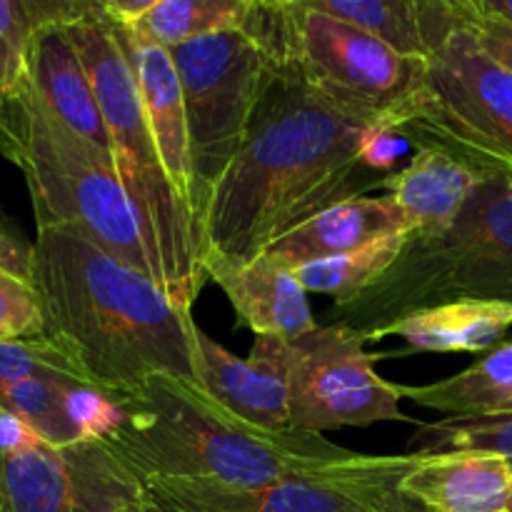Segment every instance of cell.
<instances>
[{
    "mask_svg": "<svg viewBox=\"0 0 512 512\" xmlns=\"http://www.w3.org/2000/svg\"><path fill=\"white\" fill-rule=\"evenodd\" d=\"M243 30L270 60H290L328 100L370 128L403 130L418 113L428 60L293 0H255Z\"/></svg>",
    "mask_w": 512,
    "mask_h": 512,
    "instance_id": "52a82bcc",
    "label": "cell"
},
{
    "mask_svg": "<svg viewBox=\"0 0 512 512\" xmlns=\"http://www.w3.org/2000/svg\"><path fill=\"white\" fill-rule=\"evenodd\" d=\"M30 283L45 338L63 345L113 403L155 375L198 383L190 308L73 225L38 228Z\"/></svg>",
    "mask_w": 512,
    "mask_h": 512,
    "instance_id": "7a4b0ae2",
    "label": "cell"
},
{
    "mask_svg": "<svg viewBox=\"0 0 512 512\" xmlns=\"http://www.w3.org/2000/svg\"><path fill=\"white\" fill-rule=\"evenodd\" d=\"M35 23L25 0H0V100L28 75V53Z\"/></svg>",
    "mask_w": 512,
    "mask_h": 512,
    "instance_id": "83f0119b",
    "label": "cell"
},
{
    "mask_svg": "<svg viewBox=\"0 0 512 512\" xmlns=\"http://www.w3.org/2000/svg\"><path fill=\"white\" fill-rule=\"evenodd\" d=\"M410 230H415L413 220L388 195L383 198L363 195V198L343 200L315 218L305 220L303 225L283 235L278 243L270 245L265 253L293 270L298 265L353 253L373 240L395 233H410Z\"/></svg>",
    "mask_w": 512,
    "mask_h": 512,
    "instance_id": "d6986e66",
    "label": "cell"
},
{
    "mask_svg": "<svg viewBox=\"0 0 512 512\" xmlns=\"http://www.w3.org/2000/svg\"><path fill=\"white\" fill-rule=\"evenodd\" d=\"M508 512H512V493H510V505H508Z\"/></svg>",
    "mask_w": 512,
    "mask_h": 512,
    "instance_id": "f35d334b",
    "label": "cell"
},
{
    "mask_svg": "<svg viewBox=\"0 0 512 512\" xmlns=\"http://www.w3.org/2000/svg\"><path fill=\"white\" fill-rule=\"evenodd\" d=\"M203 278L218 285L245 328L270 338L295 340L318 328L308 303V290L278 258L260 253L238 260L215 250L200 258Z\"/></svg>",
    "mask_w": 512,
    "mask_h": 512,
    "instance_id": "5bb4252c",
    "label": "cell"
},
{
    "mask_svg": "<svg viewBox=\"0 0 512 512\" xmlns=\"http://www.w3.org/2000/svg\"><path fill=\"white\" fill-rule=\"evenodd\" d=\"M110 25H113L115 40L123 48L130 70L135 75L140 100H143L148 123L153 128L155 140H158L160 153H163L165 168H168L178 193L183 195V200L193 210V168H190L188 118H185L183 85H180L170 48L145 38L128 23Z\"/></svg>",
    "mask_w": 512,
    "mask_h": 512,
    "instance_id": "9a60e30c",
    "label": "cell"
},
{
    "mask_svg": "<svg viewBox=\"0 0 512 512\" xmlns=\"http://www.w3.org/2000/svg\"><path fill=\"white\" fill-rule=\"evenodd\" d=\"M255 0H163L133 25L140 35L175 48L205 35L243 28Z\"/></svg>",
    "mask_w": 512,
    "mask_h": 512,
    "instance_id": "d4e9b609",
    "label": "cell"
},
{
    "mask_svg": "<svg viewBox=\"0 0 512 512\" xmlns=\"http://www.w3.org/2000/svg\"><path fill=\"white\" fill-rule=\"evenodd\" d=\"M143 498V483L103 440L50 445L33 438L0 455V512H113Z\"/></svg>",
    "mask_w": 512,
    "mask_h": 512,
    "instance_id": "7c38bea8",
    "label": "cell"
},
{
    "mask_svg": "<svg viewBox=\"0 0 512 512\" xmlns=\"http://www.w3.org/2000/svg\"><path fill=\"white\" fill-rule=\"evenodd\" d=\"M470 28H473L480 45H483L498 63H503L505 68L512 70V25L480 13L478 18L470 23Z\"/></svg>",
    "mask_w": 512,
    "mask_h": 512,
    "instance_id": "f546056e",
    "label": "cell"
},
{
    "mask_svg": "<svg viewBox=\"0 0 512 512\" xmlns=\"http://www.w3.org/2000/svg\"><path fill=\"white\" fill-rule=\"evenodd\" d=\"M340 23L355 25L393 45L398 53L428 60L433 50L460 25L480 15L463 0H293Z\"/></svg>",
    "mask_w": 512,
    "mask_h": 512,
    "instance_id": "ac0fdd59",
    "label": "cell"
},
{
    "mask_svg": "<svg viewBox=\"0 0 512 512\" xmlns=\"http://www.w3.org/2000/svg\"><path fill=\"white\" fill-rule=\"evenodd\" d=\"M43 335L45 313L35 285L0 265V343Z\"/></svg>",
    "mask_w": 512,
    "mask_h": 512,
    "instance_id": "f1b7e54d",
    "label": "cell"
},
{
    "mask_svg": "<svg viewBox=\"0 0 512 512\" xmlns=\"http://www.w3.org/2000/svg\"><path fill=\"white\" fill-rule=\"evenodd\" d=\"M512 330V303L503 300H458L415 310L375 335H395L408 343L405 350L378 353V358H403L410 353H485L503 343Z\"/></svg>",
    "mask_w": 512,
    "mask_h": 512,
    "instance_id": "7402d4cb",
    "label": "cell"
},
{
    "mask_svg": "<svg viewBox=\"0 0 512 512\" xmlns=\"http://www.w3.org/2000/svg\"><path fill=\"white\" fill-rule=\"evenodd\" d=\"M70 3H73L75 8L80 10V15H83L85 20H90V18L110 20V18H108V13H105L103 0H70Z\"/></svg>",
    "mask_w": 512,
    "mask_h": 512,
    "instance_id": "e575fe53",
    "label": "cell"
},
{
    "mask_svg": "<svg viewBox=\"0 0 512 512\" xmlns=\"http://www.w3.org/2000/svg\"><path fill=\"white\" fill-rule=\"evenodd\" d=\"M400 133L505 173L503 160L512 155V70L480 45L470 25L455 28L433 50L418 113Z\"/></svg>",
    "mask_w": 512,
    "mask_h": 512,
    "instance_id": "30bf717a",
    "label": "cell"
},
{
    "mask_svg": "<svg viewBox=\"0 0 512 512\" xmlns=\"http://www.w3.org/2000/svg\"><path fill=\"white\" fill-rule=\"evenodd\" d=\"M408 453H493L512 463V415L490 418H443L420 423L408 440Z\"/></svg>",
    "mask_w": 512,
    "mask_h": 512,
    "instance_id": "484cf974",
    "label": "cell"
},
{
    "mask_svg": "<svg viewBox=\"0 0 512 512\" xmlns=\"http://www.w3.org/2000/svg\"><path fill=\"white\" fill-rule=\"evenodd\" d=\"M420 455H365L258 488L155 478L143 500L155 512H428L403 493Z\"/></svg>",
    "mask_w": 512,
    "mask_h": 512,
    "instance_id": "9c48e42d",
    "label": "cell"
},
{
    "mask_svg": "<svg viewBox=\"0 0 512 512\" xmlns=\"http://www.w3.org/2000/svg\"><path fill=\"white\" fill-rule=\"evenodd\" d=\"M0 265L18 278L30 280L33 275V243H25L0 215Z\"/></svg>",
    "mask_w": 512,
    "mask_h": 512,
    "instance_id": "4dcf8cb0",
    "label": "cell"
},
{
    "mask_svg": "<svg viewBox=\"0 0 512 512\" xmlns=\"http://www.w3.org/2000/svg\"><path fill=\"white\" fill-rule=\"evenodd\" d=\"M0 103H3V100H0Z\"/></svg>",
    "mask_w": 512,
    "mask_h": 512,
    "instance_id": "ab89813d",
    "label": "cell"
},
{
    "mask_svg": "<svg viewBox=\"0 0 512 512\" xmlns=\"http://www.w3.org/2000/svg\"><path fill=\"white\" fill-rule=\"evenodd\" d=\"M113 512H155V510L150 508V505L145 503L143 498H138V500H133V503L123 505V508H118V510H113Z\"/></svg>",
    "mask_w": 512,
    "mask_h": 512,
    "instance_id": "d590c367",
    "label": "cell"
},
{
    "mask_svg": "<svg viewBox=\"0 0 512 512\" xmlns=\"http://www.w3.org/2000/svg\"><path fill=\"white\" fill-rule=\"evenodd\" d=\"M463 3H470V5H475V8H478V0H463ZM480 10V8H478Z\"/></svg>",
    "mask_w": 512,
    "mask_h": 512,
    "instance_id": "74e56055",
    "label": "cell"
},
{
    "mask_svg": "<svg viewBox=\"0 0 512 512\" xmlns=\"http://www.w3.org/2000/svg\"><path fill=\"white\" fill-rule=\"evenodd\" d=\"M163 0H103L110 23H135Z\"/></svg>",
    "mask_w": 512,
    "mask_h": 512,
    "instance_id": "d6a6232c",
    "label": "cell"
},
{
    "mask_svg": "<svg viewBox=\"0 0 512 512\" xmlns=\"http://www.w3.org/2000/svg\"><path fill=\"white\" fill-rule=\"evenodd\" d=\"M403 493L428 512H508L512 463L493 453L420 455Z\"/></svg>",
    "mask_w": 512,
    "mask_h": 512,
    "instance_id": "44dd1931",
    "label": "cell"
},
{
    "mask_svg": "<svg viewBox=\"0 0 512 512\" xmlns=\"http://www.w3.org/2000/svg\"><path fill=\"white\" fill-rule=\"evenodd\" d=\"M290 340L258 335L238 358L195 328V380L220 405L268 430L290 428Z\"/></svg>",
    "mask_w": 512,
    "mask_h": 512,
    "instance_id": "4fadbf2b",
    "label": "cell"
},
{
    "mask_svg": "<svg viewBox=\"0 0 512 512\" xmlns=\"http://www.w3.org/2000/svg\"><path fill=\"white\" fill-rule=\"evenodd\" d=\"M0 410L18 415L50 445L105 440L120 423V408L98 388L48 380L0 385Z\"/></svg>",
    "mask_w": 512,
    "mask_h": 512,
    "instance_id": "ffe728a7",
    "label": "cell"
},
{
    "mask_svg": "<svg viewBox=\"0 0 512 512\" xmlns=\"http://www.w3.org/2000/svg\"><path fill=\"white\" fill-rule=\"evenodd\" d=\"M478 8L483 15L512 25V0H478Z\"/></svg>",
    "mask_w": 512,
    "mask_h": 512,
    "instance_id": "836d02e7",
    "label": "cell"
},
{
    "mask_svg": "<svg viewBox=\"0 0 512 512\" xmlns=\"http://www.w3.org/2000/svg\"><path fill=\"white\" fill-rule=\"evenodd\" d=\"M20 380H48L63 385H90L78 360L50 338L10 340L0 343V385Z\"/></svg>",
    "mask_w": 512,
    "mask_h": 512,
    "instance_id": "4316f807",
    "label": "cell"
},
{
    "mask_svg": "<svg viewBox=\"0 0 512 512\" xmlns=\"http://www.w3.org/2000/svg\"><path fill=\"white\" fill-rule=\"evenodd\" d=\"M498 175L503 173L458 150L420 140L408 165L390 173L385 190L413 220L415 230L435 233L453 225L475 190Z\"/></svg>",
    "mask_w": 512,
    "mask_h": 512,
    "instance_id": "2e32d148",
    "label": "cell"
},
{
    "mask_svg": "<svg viewBox=\"0 0 512 512\" xmlns=\"http://www.w3.org/2000/svg\"><path fill=\"white\" fill-rule=\"evenodd\" d=\"M28 83L65 128L115 168L103 110L65 25H43L35 30L28 53Z\"/></svg>",
    "mask_w": 512,
    "mask_h": 512,
    "instance_id": "e0dca14e",
    "label": "cell"
},
{
    "mask_svg": "<svg viewBox=\"0 0 512 512\" xmlns=\"http://www.w3.org/2000/svg\"><path fill=\"white\" fill-rule=\"evenodd\" d=\"M115 405L120 423L103 443L140 483L178 478L258 488L358 455L323 435L248 423L175 375L148 378Z\"/></svg>",
    "mask_w": 512,
    "mask_h": 512,
    "instance_id": "3957f363",
    "label": "cell"
},
{
    "mask_svg": "<svg viewBox=\"0 0 512 512\" xmlns=\"http://www.w3.org/2000/svg\"><path fill=\"white\" fill-rule=\"evenodd\" d=\"M410 233H395L388 238L373 240V243L363 245L353 253L338 255V258L298 265L293 268V275L308 293L333 295L338 308H343L360 298L395 263L400 250L408 243Z\"/></svg>",
    "mask_w": 512,
    "mask_h": 512,
    "instance_id": "cb8c5ba5",
    "label": "cell"
},
{
    "mask_svg": "<svg viewBox=\"0 0 512 512\" xmlns=\"http://www.w3.org/2000/svg\"><path fill=\"white\" fill-rule=\"evenodd\" d=\"M458 300L512 303V188L505 175L485 180L448 228L413 230L395 263L333 318L370 343L415 310Z\"/></svg>",
    "mask_w": 512,
    "mask_h": 512,
    "instance_id": "5b68a950",
    "label": "cell"
},
{
    "mask_svg": "<svg viewBox=\"0 0 512 512\" xmlns=\"http://www.w3.org/2000/svg\"><path fill=\"white\" fill-rule=\"evenodd\" d=\"M368 335L345 323L318 325L290 340V428L323 435L408 420L400 385L380 378Z\"/></svg>",
    "mask_w": 512,
    "mask_h": 512,
    "instance_id": "8fae6325",
    "label": "cell"
},
{
    "mask_svg": "<svg viewBox=\"0 0 512 512\" xmlns=\"http://www.w3.org/2000/svg\"><path fill=\"white\" fill-rule=\"evenodd\" d=\"M403 398L448 418L512 415V335L453 378L428 385H400Z\"/></svg>",
    "mask_w": 512,
    "mask_h": 512,
    "instance_id": "603a6c76",
    "label": "cell"
},
{
    "mask_svg": "<svg viewBox=\"0 0 512 512\" xmlns=\"http://www.w3.org/2000/svg\"><path fill=\"white\" fill-rule=\"evenodd\" d=\"M503 165H505V178H508V183L512 188V155H508V158L503 160Z\"/></svg>",
    "mask_w": 512,
    "mask_h": 512,
    "instance_id": "8d00e7d4",
    "label": "cell"
},
{
    "mask_svg": "<svg viewBox=\"0 0 512 512\" xmlns=\"http://www.w3.org/2000/svg\"><path fill=\"white\" fill-rule=\"evenodd\" d=\"M25 5H28L35 28H43V25H70L85 20L70 0H25Z\"/></svg>",
    "mask_w": 512,
    "mask_h": 512,
    "instance_id": "1f68e13d",
    "label": "cell"
},
{
    "mask_svg": "<svg viewBox=\"0 0 512 512\" xmlns=\"http://www.w3.org/2000/svg\"><path fill=\"white\" fill-rule=\"evenodd\" d=\"M170 55L183 85L193 168V215L203 245L205 210L215 185L243 143L273 60L243 28L175 45Z\"/></svg>",
    "mask_w": 512,
    "mask_h": 512,
    "instance_id": "ba28073f",
    "label": "cell"
},
{
    "mask_svg": "<svg viewBox=\"0 0 512 512\" xmlns=\"http://www.w3.org/2000/svg\"><path fill=\"white\" fill-rule=\"evenodd\" d=\"M103 110L113 145V163L128 203L143 230L158 270L160 288L193 310L205 278L200 270L198 225L193 210L175 188L163 153L140 100L128 58L118 45L110 20H78L65 25Z\"/></svg>",
    "mask_w": 512,
    "mask_h": 512,
    "instance_id": "277c9868",
    "label": "cell"
},
{
    "mask_svg": "<svg viewBox=\"0 0 512 512\" xmlns=\"http://www.w3.org/2000/svg\"><path fill=\"white\" fill-rule=\"evenodd\" d=\"M0 155L23 173L35 228L73 225L160 285L115 168L45 108L28 75L0 103Z\"/></svg>",
    "mask_w": 512,
    "mask_h": 512,
    "instance_id": "8992f818",
    "label": "cell"
},
{
    "mask_svg": "<svg viewBox=\"0 0 512 512\" xmlns=\"http://www.w3.org/2000/svg\"><path fill=\"white\" fill-rule=\"evenodd\" d=\"M378 130L325 98L298 65L273 60L243 143L205 210L203 255L253 260L323 210L385 190L390 173L368 163Z\"/></svg>",
    "mask_w": 512,
    "mask_h": 512,
    "instance_id": "6da1fadb",
    "label": "cell"
}]
</instances>
